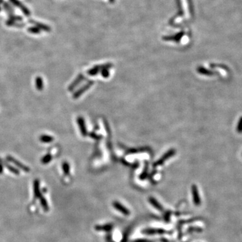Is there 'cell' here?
<instances>
[{
	"mask_svg": "<svg viewBox=\"0 0 242 242\" xmlns=\"http://www.w3.org/2000/svg\"><path fill=\"white\" fill-rule=\"evenodd\" d=\"M6 159L7 161H10V162L14 164L15 166H16V167H18V168L20 169H22V170L25 172H29L30 170L29 167L25 166V165L22 164V163L20 162L19 161L17 160V159L14 158L13 157L10 156V155H7L6 157Z\"/></svg>",
	"mask_w": 242,
	"mask_h": 242,
	"instance_id": "cell-1",
	"label": "cell"
},
{
	"mask_svg": "<svg viewBox=\"0 0 242 242\" xmlns=\"http://www.w3.org/2000/svg\"><path fill=\"white\" fill-rule=\"evenodd\" d=\"M113 207L117 210L118 211H119L120 213L124 214L125 215H129L131 214V212L125 206L123 205V204H121L120 202L118 201H114L112 203Z\"/></svg>",
	"mask_w": 242,
	"mask_h": 242,
	"instance_id": "cell-2",
	"label": "cell"
},
{
	"mask_svg": "<svg viewBox=\"0 0 242 242\" xmlns=\"http://www.w3.org/2000/svg\"><path fill=\"white\" fill-rule=\"evenodd\" d=\"M192 194L193 198V201L196 205H200V198L199 194H198V190L196 186H192Z\"/></svg>",
	"mask_w": 242,
	"mask_h": 242,
	"instance_id": "cell-3",
	"label": "cell"
},
{
	"mask_svg": "<svg viewBox=\"0 0 242 242\" xmlns=\"http://www.w3.org/2000/svg\"><path fill=\"white\" fill-rule=\"evenodd\" d=\"M41 195L40 190V182L38 180H35L34 181V198H38Z\"/></svg>",
	"mask_w": 242,
	"mask_h": 242,
	"instance_id": "cell-4",
	"label": "cell"
},
{
	"mask_svg": "<svg viewBox=\"0 0 242 242\" xmlns=\"http://www.w3.org/2000/svg\"><path fill=\"white\" fill-rule=\"evenodd\" d=\"M2 164H3V166H5V167H6V168L7 169V170H8L10 172H12V173L16 174V175H19V174H20L19 170H18V169H17L16 168H14V167H13L12 166H11V165L9 164L8 162L2 160Z\"/></svg>",
	"mask_w": 242,
	"mask_h": 242,
	"instance_id": "cell-5",
	"label": "cell"
},
{
	"mask_svg": "<svg viewBox=\"0 0 242 242\" xmlns=\"http://www.w3.org/2000/svg\"><path fill=\"white\" fill-rule=\"evenodd\" d=\"M35 86L38 91H42L44 88V82L41 77H36L35 79Z\"/></svg>",
	"mask_w": 242,
	"mask_h": 242,
	"instance_id": "cell-6",
	"label": "cell"
},
{
	"mask_svg": "<svg viewBox=\"0 0 242 242\" xmlns=\"http://www.w3.org/2000/svg\"><path fill=\"white\" fill-rule=\"evenodd\" d=\"M149 202L151 203L152 205L154 207L155 209H157V210H159V211H163V207L162 206H161V204L159 203V202L157 201V200L155 199V198H153V197H149Z\"/></svg>",
	"mask_w": 242,
	"mask_h": 242,
	"instance_id": "cell-7",
	"label": "cell"
},
{
	"mask_svg": "<svg viewBox=\"0 0 242 242\" xmlns=\"http://www.w3.org/2000/svg\"><path fill=\"white\" fill-rule=\"evenodd\" d=\"M78 123L79 125V127H80V131L81 132H82V135H83L84 136L86 135V129L85 127V124H84V119H82V117H79L78 119Z\"/></svg>",
	"mask_w": 242,
	"mask_h": 242,
	"instance_id": "cell-8",
	"label": "cell"
},
{
	"mask_svg": "<svg viewBox=\"0 0 242 242\" xmlns=\"http://www.w3.org/2000/svg\"><path fill=\"white\" fill-rule=\"evenodd\" d=\"M39 140L40 142L44 143H50L54 141V138L50 135H42L40 137Z\"/></svg>",
	"mask_w": 242,
	"mask_h": 242,
	"instance_id": "cell-9",
	"label": "cell"
},
{
	"mask_svg": "<svg viewBox=\"0 0 242 242\" xmlns=\"http://www.w3.org/2000/svg\"><path fill=\"white\" fill-rule=\"evenodd\" d=\"M39 198H40L41 205H42V207L43 208V209L44 210V211H46V212L48 211V210H49V207H48V203H47V202H46L45 198H44V197L43 196L42 194H41L40 197H39Z\"/></svg>",
	"mask_w": 242,
	"mask_h": 242,
	"instance_id": "cell-10",
	"label": "cell"
},
{
	"mask_svg": "<svg viewBox=\"0 0 242 242\" xmlns=\"http://www.w3.org/2000/svg\"><path fill=\"white\" fill-rule=\"evenodd\" d=\"M52 157L51 154H50V153H46V154L45 155H44V156L42 157V159H41L40 160L41 164L44 165L48 164V163L50 162V161L52 160Z\"/></svg>",
	"mask_w": 242,
	"mask_h": 242,
	"instance_id": "cell-11",
	"label": "cell"
},
{
	"mask_svg": "<svg viewBox=\"0 0 242 242\" xmlns=\"http://www.w3.org/2000/svg\"><path fill=\"white\" fill-rule=\"evenodd\" d=\"M62 169H63V173H64L65 175H69V174H70V167H69V165L67 161H64V162L63 163V164H62Z\"/></svg>",
	"mask_w": 242,
	"mask_h": 242,
	"instance_id": "cell-12",
	"label": "cell"
},
{
	"mask_svg": "<svg viewBox=\"0 0 242 242\" xmlns=\"http://www.w3.org/2000/svg\"><path fill=\"white\" fill-rule=\"evenodd\" d=\"M82 78H83V76H82V75H80V76H79L78 78H77L76 80H75L74 82H73V83L71 84V85L69 86V91L73 90L74 89V88L76 87V86L77 85H78V84L79 83H80V82H81V81H82Z\"/></svg>",
	"mask_w": 242,
	"mask_h": 242,
	"instance_id": "cell-13",
	"label": "cell"
},
{
	"mask_svg": "<svg viewBox=\"0 0 242 242\" xmlns=\"http://www.w3.org/2000/svg\"><path fill=\"white\" fill-rule=\"evenodd\" d=\"M89 86H90V84H87V85L84 86V87H83L82 88H81V89L79 90L78 91H76V92L74 94V95H73L74 98H78V97L80 96L81 94H82V93H84V91H85L86 90H87L88 88H89Z\"/></svg>",
	"mask_w": 242,
	"mask_h": 242,
	"instance_id": "cell-14",
	"label": "cell"
},
{
	"mask_svg": "<svg viewBox=\"0 0 242 242\" xmlns=\"http://www.w3.org/2000/svg\"><path fill=\"white\" fill-rule=\"evenodd\" d=\"M237 131H238V132H239V133L242 132V117L241 118V119H240V121L239 122V124H238Z\"/></svg>",
	"mask_w": 242,
	"mask_h": 242,
	"instance_id": "cell-15",
	"label": "cell"
},
{
	"mask_svg": "<svg viewBox=\"0 0 242 242\" xmlns=\"http://www.w3.org/2000/svg\"><path fill=\"white\" fill-rule=\"evenodd\" d=\"M3 172V165L2 164V159H0V174H2Z\"/></svg>",
	"mask_w": 242,
	"mask_h": 242,
	"instance_id": "cell-16",
	"label": "cell"
}]
</instances>
